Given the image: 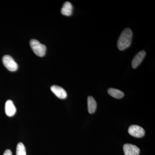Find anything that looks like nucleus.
I'll use <instances>...</instances> for the list:
<instances>
[{"mask_svg": "<svg viewBox=\"0 0 155 155\" xmlns=\"http://www.w3.org/2000/svg\"><path fill=\"white\" fill-rule=\"evenodd\" d=\"M132 36L133 34L130 28L124 29L120 35L117 42L118 49L120 51H123L129 48L132 41Z\"/></svg>", "mask_w": 155, "mask_h": 155, "instance_id": "nucleus-1", "label": "nucleus"}, {"mask_svg": "<svg viewBox=\"0 0 155 155\" xmlns=\"http://www.w3.org/2000/svg\"><path fill=\"white\" fill-rule=\"evenodd\" d=\"M31 47L35 54L38 57H42L45 54L46 47L36 39H31L30 41Z\"/></svg>", "mask_w": 155, "mask_h": 155, "instance_id": "nucleus-2", "label": "nucleus"}, {"mask_svg": "<svg viewBox=\"0 0 155 155\" xmlns=\"http://www.w3.org/2000/svg\"><path fill=\"white\" fill-rule=\"evenodd\" d=\"M4 66L11 72H14L18 69V65L13 58L9 55H5L2 58Z\"/></svg>", "mask_w": 155, "mask_h": 155, "instance_id": "nucleus-3", "label": "nucleus"}, {"mask_svg": "<svg viewBox=\"0 0 155 155\" xmlns=\"http://www.w3.org/2000/svg\"><path fill=\"white\" fill-rule=\"evenodd\" d=\"M129 134L136 137H141L145 134V130L143 128L137 125L130 126L128 130Z\"/></svg>", "mask_w": 155, "mask_h": 155, "instance_id": "nucleus-4", "label": "nucleus"}, {"mask_svg": "<svg viewBox=\"0 0 155 155\" xmlns=\"http://www.w3.org/2000/svg\"><path fill=\"white\" fill-rule=\"evenodd\" d=\"M123 150L125 155H139L140 153V150L138 147L128 143L124 145Z\"/></svg>", "mask_w": 155, "mask_h": 155, "instance_id": "nucleus-5", "label": "nucleus"}, {"mask_svg": "<svg viewBox=\"0 0 155 155\" xmlns=\"http://www.w3.org/2000/svg\"><path fill=\"white\" fill-rule=\"evenodd\" d=\"M51 89L52 92L59 98L64 99L67 98V92L61 87L58 85H53L51 87Z\"/></svg>", "mask_w": 155, "mask_h": 155, "instance_id": "nucleus-6", "label": "nucleus"}, {"mask_svg": "<svg viewBox=\"0 0 155 155\" xmlns=\"http://www.w3.org/2000/svg\"><path fill=\"white\" fill-rule=\"evenodd\" d=\"M146 53L144 51H141L140 52L137 53L136 55L134 58L133 60H132V67L134 69L137 68L139 65H140L142 61H143L144 57H145Z\"/></svg>", "mask_w": 155, "mask_h": 155, "instance_id": "nucleus-7", "label": "nucleus"}, {"mask_svg": "<svg viewBox=\"0 0 155 155\" xmlns=\"http://www.w3.org/2000/svg\"><path fill=\"white\" fill-rule=\"evenodd\" d=\"M6 115L9 117H12L16 114L17 109L11 100L7 101L5 107Z\"/></svg>", "mask_w": 155, "mask_h": 155, "instance_id": "nucleus-8", "label": "nucleus"}, {"mask_svg": "<svg viewBox=\"0 0 155 155\" xmlns=\"http://www.w3.org/2000/svg\"><path fill=\"white\" fill-rule=\"evenodd\" d=\"M73 7L71 3L67 2L64 3L61 9V12L63 15L65 16H70L72 14Z\"/></svg>", "mask_w": 155, "mask_h": 155, "instance_id": "nucleus-9", "label": "nucleus"}, {"mask_svg": "<svg viewBox=\"0 0 155 155\" xmlns=\"http://www.w3.org/2000/svg\"><path fill=\"white\" fill-rule=\"evenodd\" d=\"M97 103L93 97L89 96L87 98V108L89 114L95 113L97 109Z\"/></svg>", "mask_w": 155, "mask_h": 155, "instance_id": "nucleus-10", "label": "nucleus"}, {"mask_svg": "<svg viewBox=\"0 0 155 155\" xmlns=\"http://www.w3.org/2000/svg\"><path fill=\"white\" fill-rule=\"evenodd\" d=\"M108 93L111 96L117 99H121L124 96V93L117 89H109Z\"/></svg>", "mask_w": 155, "mask_h": 155, "instance_id": "nucleus-11", "label": "nucleus"}, {"mask_svg": "<svg viewBox=\"0 0 155 155\" xmlns=\"http://www.w3.org/2000/svg\"><path fill=\"white\" fill-rule=\"evenodd\" d=\"M16 155H26L25 147L22 143H19L17 144Z\"/></svg>", "mask_w": 155, "mask_h": 155, "instance_id": "nucleus-12", "label": "nucleus"}, {"mask_svg": "<svg viewBox=\"0 0 155 155\" xmlns=\"http://www.w3.org/2000/svg\"><path fill=\"white\" fill-rule=\"evenodd\" d=\"M4 155H12V152L10 150H6L4 153Z\"/></svg>", "mask_w": 155, "mask_h": 155, "instance_id": "nucleus-13", "label": "nucleus"}]
</instances>
